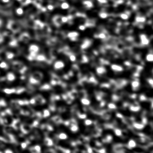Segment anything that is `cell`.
<instances>
[{"label": "cell", "instance_id": "obj_9", "mask_svg": "<svg viewBox=\"0 0 153 153\" xmlns=\"http://www.w3.org/2000/svg\"><path fill=\"white\" fill-rule=\"evenodd\" d=\"M91 45V42L88 40H85L81 46L82 49H85L88 48Z\"/></svg>", "mask_w": 153, "mask_h": 153}, {"label": "cell", "instance_id": "obj_14", "mask_svg": "<svg viewBox=\"0 0 153 153\" xmlns=\"http://www.w3.org/2000/svg\"><path fill=\"white\" fill-rule=\"evenodd\" d=\"M53 120L55 123L56 124H60L62 123V120H61V118L59 117L56 116L53 117L52 118Z\"/></svg>", "mask_w": 153, "mask_h": 153}, {"label": "cell", "instance_id": "obj_37", "mask_svg": "<svg viewBox=\"0 0 153 153\" xmlns=\"http://www.w3.org/2000/svg\"><path fill=\"white\" fill-rule=\"evenodd\" d=\"M116 116L118 118H123V116L120 113L117 114Z\"/></svg>", "mask_w": 153, "mask_h": 153}, {"label": "cell", "instance_id": "obj_22", "mask_svg": "<svg viewBox=\"0 0 153 153\" xmlns=\"http://www.w3.org/2000/svg\"><path fill=\"white\" fill-rule=\"evenodd\" d=\"M58 137L61 140H65L67 138V136L65 133H62L59 135Z\"/></svg>", "mask_w": 153, "mask_h": 153}, {"label": "cell", "instance_id": "obj_18", "mask_svg": "<svg viewBox=\"0 0 153 153\" xmlns=\"http://www.w3.org/2000/svg\"><path fill=\"white\" fill-rule=\"evenodd\" d=\"M136 20L137 22H144L146 20V19L144 17H140V16H137L136 17Z\"/></svg>", "mask_w": 153, "mask_h": 153}, {"label": "cell", "instance_id": "obj_40", "mask_svg": "<svg viewBox=\"0 0 153 153\" xmlns=\"http://www.w3.org/2000/svg\"><path fill=\"white\" fill-rule=\"evenodd\" d=\"M90 82H95V79L94 77H92L90 78Z\"/></svg>", "mask_w": 153, "mask_h": 153}, {"label": "cell", "instance_id": "obj_12", "mask_svg": "<svg viewBox=\"0 0 153 153\" xmlns=\"http://www.w3.org/2000/svg\"><path fill=\"white\" fill-rule=\"evenodd\" d=\"M130 110L132 112H136L139 111L140 109V106L137 105H131L130 107Z\"/></svg>", "mask_w": 153, "mask_h": 153}, {"label": "cell", "instance_id": "obj_43", "mask_svg": "<svg viewBox=\"0 0 153 153\" xmlns=\"http://www.w3.org/2000/svg\"><path fill=\"white\" fill-rule=\"evenodd\" d=\"M83 60L85 61V62H86L87 61V60H88V59H87V58L86 57L84 56L83 57Z\"/></svg>", "mask_w": 153, "mask_h": 153}, {"label": "cell", "instance_id": "obj_28", "mask_svg": "<svg viewBox=\"0 0 153 153\" xmlns=\"http://www.w3.org/2000/svg\"><path fill=\"white\" fill-rule=\"evenodd\" d=\"M34 148L36 152V153H40L41 152V148H40V146H38V145H37V146H34Z\"/></svg>", "mask_w": 153, "mask_h": 153}, {"label": "cell", "instance_id": "obj_36", "mask_svg": "<svg viewBox=\"0 0 153 153\" xmlns=\"http://www.w3.org/2000/svg\"><path fill=\"white\" fill-rule=\"evenodd\" d=\"M97 1L101 4H106L107 2V0H97Z\"/></svg>", "mask_w": 153, "mask_h": 153}, {"label": "cell", "instance_id": "obj_27", "mask_svg": "<svg viewBox=\"0 0 153 153\" xmlns=\"http://www.w3.org/2000/svg\"><path fill=\"white\" fill-rule=\"evenodd\" d=\"M85 123L86 126L91 125L93 123V121L91 120H86L85 121Z\"/></svg>", "mask_w": 153, "mask_h": 153}, {"label": "cell", "instance_id": "obj_29", "mask_svg": "<svg viewBox=\"0 0 153 153\" xmlns=\"http://www.w3.org/2000/svg\"><path fill=\"white\" fill-rule=\"evenodd\" d=\"M120 17L121 19H128V16L127 14H125V13H122L120 15Z\"/></svg>", "mask_w": 153, "mask_h": 153}, {"label": "cell", "instance_id": "obj_2", "mask_svg": "<svg viewBox=\"0 0 153 153\" xmlns=\"http://www.w3.org/2000/svg\"><path fill=\"white\" fill-rule=\"evenodd\" d=\"M34 99L35 100L36 103L37 104H43L45 103V100L41 95H37Z\"/></svg>", "mask_w": 153, "mask_h": 153}, {"label": "cell", "instance_id": "obj_3", "mask_svg": "<svg viewBox=\"0 0 153 153\" xmlns=\"http://www.w3.org/2000/svg\"><path fill=\"white\" fill-rule=\"evenodd\" d=\"M140 39L142 44L144 45H147L149 44V40L145 34H141L140 36Z\"/></svg>", "mask_w": 153, "mask_h": 153}, {"label": "cell", "instance_id": "obj_11", "mask_svg": "<svg viewBox=\"0 0 153 153\" xmlns=\"http://www.w3.org/2000/svg\"><path fill=\"white\" fill-rule=\"evenodd\" d=\"M128 146L130 148H135L136 146V143L135 141L133 139H131L128 142Z\"/></svg>", "mask_w": 153, "mask_h": 153}, {"label": "cell", "instance_id": "obj_31", "mask_svg": "<svg viewBox=\"0 0 153 153\" xmlns=\"http://www.w3.org/2000/svg\"><path fill=\"white\" fill-rule=\"evenodd\" d=\"M146 100V96H145L144 95H143H143H141L140 96V101H145Z\"/></svg>", "mask_w": 153, "mask_h": 153}, {"label": "cell", "instance_id": "obj_24", "mask_svg": "<svg viewBox=\"0 0 153 153\" xmlns=\"http://www.w3.org/2000/svg\"><path fill=\"white\" fill-rule=\"evenodd\" d=\"M50 115V112H49L48 110H47V109H46V110H45L43 111V116L44 117V118L47 117L49 116Z\"/></svg>", "mask_w": 153, "mask_h": 153}, {"label": "cell", "instance_id": "obj_32", "mask_svg": "<svg viewBox=\"0 0 153 153\" xmlns=\"http://www.w3.org/2000/svg\"><path fill=\"white\" fill-rule=\"evenodd\" d=\"M98 36L100 39H103L105 38L106 36L105 34L103 33H101L99 34Z\"/></svg>", "mask_w": 153, "mask_h": 153}, {"label": "cell", "instance_id": "obj_6", "mask_svg": "<svg viewBox=\"0 0 153 153\" xmlns=\"http://www.w3.org/2000/svg\"><path fill=\"white\" fill-rule=\"evenodd\" d=\"M97 72L99 75H102L104 74L106 72V70L104 67H97L96 70Z\"/></svg>", "mask_w": 153, "mask_h": 153}, {"label": "cell", "instance_id": "obj_19", "mask_svg": "<svg viewBox=\"0 0 153 153\" xmlns=\"http://www.w3.org/2000/svg\"><path fill=\"white\" fill-rule=\"evenodd\" d=\"M25 91V88H18L16 89V93L17 94H20Z\"/></svg>", "mask_w": 153, "mask_h": 153}, {"label": "cell", "instance_id": "obj_16", "mask_svg": "<svg viewBox=\"0 0 153 153\" xmlns=\"http://www.w3.org/2000/svg\"><path fill=\"white\" fill-rule=\"evenodd\" d=\"M4 92L7 94H10L16 92V88H11V89H9V88H6L4 90Z\"/></svg>", "mask_w": 153, "mask_h": 153}, {"label": "cell", "instance_id": "obj_17", "mask_svg": "<svg viewBox=\"0 0 153 153\" xmlns=\"http://www.w3.org/2000/svg\"><path fill=\"white\" fill-rule=\"evenodd\" d=\"M115 134L117 136H121L122 135V131L119 128H115L114 129Z\"/></svg>", "mask_w": 153, "mask_h": 153}, {"label": "cell", "instance_id": "obj_20", "mask_svg": "<svg viewBox=\"0 0 153 153\" xmlns=\"http://www.w3.org/2000/svg\"><path fill=\"white\" fill-rule=\"evenodd\" d=\"M51 87L50 85H48V84H45V85H43V86L41 88V90H49L51 89Z\"/></svg>", "mask_w": 153, "mask_h": 153}, {"label": "cell", "instance_id": "obj_7", "mask_svg": "<svg viewBox=\"0 0 153 153\" xmlns=\"http://www.w3.org/2000/svg\"><path fill=\"white\" fill-rule=\"evenodd\" d=\"M44 142L45 144L47 145V146H51L53 145V141H52L51 139L49 138H46L45 139Z\"/></svg>", "mask_w": 153, "mask_h": 153}, {"label": "cell", "instance_id": "obj_5", "mask_svg": "<svg viewBox=\"0 0 153 153\" xmlns=\"http://www.w3.org/2000/svg\"><path fill=\"white\" fill-rule=\"evenodd\" d=\"M133 127L137 130H142L144 128L145 126L142 124L139 123H134L133 124Z\"/></svg>", "mask_w": 153, "mask_h": 153}, {"label": "cell", "instance_id": "obj_8", "mask_svg": "<svg viewBox=\"0 0 153 153\" xmlns=\"http://www.w3.org/2000/svg\"><path fill=\"white\" fill-rule=\"evenodd\" d=\"M83 4L85 7L88 8H91L94 7V4L91 1H85L83 2Z\"/></svg>", "mask_w": 153, "mask_h": 153}, {"label": "cell", "instance_id": "obj_23", "mask_svg": "<svg viewBox=\"0 0 153 153\" xmlns=\"http://www.w3.org/2000/svg\"><path fill=\"white\" fill-rule=\"evenodd\" d=\"M7 79L9 81L11 82V81L14 80L15 77L13 74H9L7 76Z\"/></svg>", "mask_w": 153, "mask_h": 153}, {"label": "cell", "instance_id": "obj_1", "mask_svg": "<svg viewBox=\"0 0 153 153\" xmlns=\"http://www.w3.org/2000/svg\"><path fill=\"white\" fill-rule=\"evenodd\" d=\"M21 128L22 132L27 134L31 131V127L28 124H23L21 125Z\"/></svg>", "mask_w": 153, "mask_h": 153}, {"label": "cell", "instance_id": "obj_42", "mask_svg": "<svg viewBox=\"0 0 153 153\" xmlns=\"http://www.w3.org/2000/svg\"><path fill=\"white\" fill-rule=\"evenodd\" d=\"M5 152L6 153H12L13 152V151H12L11 150H10L9 149H7L6 150V151H5Z\"/></svg>", "mask_w": 153, "mask_h": 153}, {"label": "cell", "instance_id": "obj_15", "mask_svg": "<svg viewBox=\"0 0 153 153\" xmlns=\"http://www.w3.org/2000/svg\"><path fill=\"white\" fill-rule=\"evenodd\" d=\"M70 128L71 131L73 132H76L79 130V127H78L77 126L76 124L73 123L71 124V126Z\"/></svg>", "mask_w": 153, "mask_h": 153}, {"label": "cell", "instance_id": "obj_30", "mask_svg": "<svg viewBox=\"0 0 153 153\" xmlns=\"http://www.w3.org/2000/svg\"><path fill=\"white\" fill-rule=\"evenodd\" d=\"M80 119H84L86 118L87 117V115L85 114H79L78 115Z\"/></svg>", "mask_w": 153, "mask_h": 153}, {"label": "cell", "instance_id": "obj_4", "mask_svg": "<svg viewBox=\"0 0 153 153\" xmlns=\"http://www.w3.org/2000/svg\"><path fill=\"white\" fill-rule=\"evenodd\" d=\"M111 68L113 71L116 72H121L123 70V68L122 67L116 64H112L111 66Z\"/></svg>", "mask_w": 153, "mask_h": 153}, {"label": "cell", "instance_id": "obj_34", "mask_svg": "<svg viewBox=\"0 0 153 153\" xmlns=\"http://www.w3.org/2000/svg\"><path fill=\"white\" fill-rule=\"evenodd\" d=\"M27 145V143H22V145H21V146H22V149H25V148H26V147Z\"/></svg>", "mask_w": 153, "mask_h": 153}, {"label": "cell", "instance_id": "obj_13", "mask_svg": "<svg viewBox=\"0 0 153 153\" xmlns=\"http://www.w3.org/2000/svg\"><path fill=\"white\" fill-rule=\"evenodd\" d=\"M81 101L82 104L85 105H89L90 103H91V102H90V100L86 98H82L81 100Z\"/></svg>", "mask_w": 153, "mask_h": 153}, {"label": "cell", "instance_id": "obj_10", "mask_svg": "<svg viewBox=\"0 0 153 153\" xmlns=\"http://www.w3.org/2000/svg\"><path fill=\"white\" fill-rule=\"evenodd\" d=\"M140 82L138 81L135 80L131 82V86L133 89H136L139 88L140 86Z\"/></svg>", "mask_w": 153, "mask_h": 153}, {"label": "cell", "instance_id": "obj_33", "mask_svg": "<svg viewBox=\"0 0 153 153\" xmlns=\"http://www.w3.org/2000/svg\"><path fill=\"white\" fill-rule=\"evenodd\" d=\"M148 83H149V85H150L152 88L153 84V81L152 79V78H150V79H148Z\"/></svg>", "mask_w": 153, "mask_h": 153}, {"label": "cell", "instance_id": "obj_38", "mask_svg": "<svg viewBox=\"0 0 153 153\" xmlns=\"http://www.w3.org/2000/svg\"><path fill=\"white\" fill-rule=\"evenodd\" d=\"M30 103L31 104H35L36 101L35 99H34V98L31 99V100H30Z\"/></svg>", "mask_w": 153, "mask_h": 153}, {"label": "cell", "instance_id": "obj_25", "mask_svg": "<svg viewBox=\"0 0 153 153\" xmlns=\"http://www.w3.org/2000/svg\"><path fill=\"white\" fill-rule=\"evenodd\" d=\"M108 107L109 109H115L117 108L116 105L113 103H109L108 104Z\"/></svg>", "mask_w": 153, "mask_h": 153}, {"label": "cell", "instance_id": "obj_35", "mask_svg": "<svg viewBox=\"0 0 153 153\" xmlns=\"http://www.w3.org/2000/svg\"><path fill=\"white\" fill-rule=\"evenodd\" d=\"M79 28L81 30L84 31L85 29V27L83 25H81L79 26Z\"/></svg>", "mask_w": 153, "mask_h": 153}, {"label": "cell", "instance_id": "obj_21", "mask_svg": "<svg viewBox=\"0 0 153 153\" xmlns=\"http://www.w3.org/2000/svg\"><path fill=\"white\" fill-rule=\"evenodd\" d=\"M146 60L149 62H152L153 60V55L152 54H149L146 56Z\"/></svg>", "mask_w": 153, "mask_h": 153}, {"label": "cell", "instance_id": "obj_26", "mask_svg": "<svg viewBox=\"0 0 153 153\" xmlns=\"http://www.w3.org/2000/svg\"><path fill=\"white\" fill-rule=\"evenodd\" d=\"M108 15L105 13H100V16L102 19H106L108 17Z\"/></svg>", "mask_w": 153, "mask_h": 153}, {"label": "cell", "instance_id": "obj_39", "mask_svg": "<svg viewBox=\"0 0 153 153\" xmlns=\"http://www.w3.org/2000/svg\"><path fill=\"white\" fill-rule=\"evenodd\" d=\"M98 152L101 153H104L106 152V151L104 149H102L100 150Z\"/></svg>", "mask_w": 153, "mask_h": 153}, {"label": "cell", "instance_id": "obj_41", "mask_svg": "<svg viewBox=\"0 0 153 153\" xmlns=\"http://www.w3.org/2000/svg\"><path fill=\"white\" fill-rule=\"evenodd\" d=\"M88 152L89 153H92V149L91 147H88Z\"/></svg>", "mask_w": 153, "mask_h": 153}]
</instances>
